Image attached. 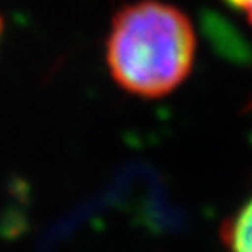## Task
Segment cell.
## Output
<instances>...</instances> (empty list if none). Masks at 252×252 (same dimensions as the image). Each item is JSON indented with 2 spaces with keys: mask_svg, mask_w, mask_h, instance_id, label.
Here are the masks:
<instances>
[{
  "mask_svg": "<svg viewBox=\"0 0 252 252\" xmlns=\"http://www.w3.org/2000/svg\"><path fill=\"white\" fill-rule=\"evenodd\" d=\"M196 37L189 18L158 0H142L116 14L107 39V65L128 93L159 98L193 68Z\"/></svg>",
  "mask_w": 252,
  "mask_h": 252,
  "instance_id": "1",
  "label": "cell"
},
{
  "mask_svg": "<svg viewBox=\"0 0 252 252\" xmlns=\"http://www.w3.org/2000/svg\"><path fill=\"white\" fill-rule=\"evenodd\" d=\"M224 242L231 252H252V198L224 226Z\"/></svg>",
  "mask_w": 252,
  "mask_h": 252,
  "instance_id": "2",
  "label": "cell"
},
{
  "mask_svg": "<svg viewBox=\"0 0 252 252\" xmlns=\"http://www.w3.org/2000/svg\"><path fill=\"white\" fill-rule=\"evenodd\" d=\"M228 4H231V5H235V7H240V9H244L245 5L249 4V2H252V0H226Z\"/></svg>",
  "mask_w": 252,
  "mask_h": 252,
  "instance_id": "3",
  "label": "cell"
},
{
  "mask_svg": "<svg viewBox=\"0 0 252 252\" xmlns=\"http://www.w3.org/2000/svg\"><path fill=\"white\" fill-rule=\"evenodd\" d=\"M2 33H4V20H2V16H0V40H2Z\"/></svg>",
  "mask_w": 252,
  "mask_h": 252,
  "instance_id": "4",
  "label": "cell"
}]
</instances>
